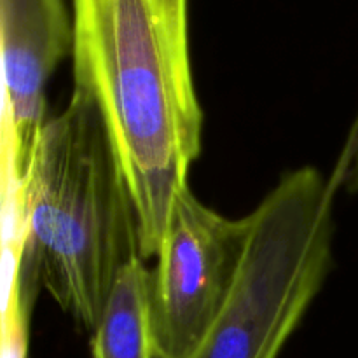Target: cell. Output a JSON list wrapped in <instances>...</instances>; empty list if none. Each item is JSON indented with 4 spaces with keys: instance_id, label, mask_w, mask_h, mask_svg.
Segmentation results:
<instances>
[{
    "instance_id": "1",
    "label": "cell",
    "mask_w": 358,
    "mask_h": 358,
    "mask_svg": "<svg viewBox=\"0 0 358 358\" xmlns=\"http://www.w3.org/2000/svg\"><path fill=\"white\" fill-rule=\"evenodd\" d=\"M73 90L100 108L138 224L157 257L173 201L201 152L189 0H72Z\"/></svg>"
},
{
    "instance_id": "2",
    "label": "cell",
    "mask_w": 358,
    "mask_h": 358,
    "mask_svg": "<svg viewBox=\"0 0 358 358\" xmlns=\"http://www.w3.org/2000/svg\"><path fill=\"white\" fill-rule=\"evenodd\" d=\"M21 266L83 327L100 322L121 269L140 255L135 206L100 108L73 90L48 119L14 189Z\"/></svg>"
},
{
    "instance_id": "3",
    "label": "cell",
    "mask_w": 358,
    "mask_h": 358,
    "mask_svg": "<svg viewBox=\"0 0 358 358\" xmlns=\"http://www.w3.org/2000/svg\"><path fill=\"white\" fill-rule=\"evenodd\" d=\"M358 149V115L334 170L290 171L248 215L226 306L194 358H280L332 269L334 208Z\"/></svg>"
},
{
    "instance_id": "4",
    "label": "cell",
    "mask_w": 358,
    "mask_h": 358,
    "mask_svg": "<svg viewBox=\"0 0 358 358\" xmlns=\"http://www.w3.org/2000/svg\"><path fill=\"white\" fill-rule=\"evenodd\" d=\"M250 220L227 219L184 187L150 271L154 358H194L236 282Z\"/></svg>"
},
{
    "instance_id": "5",
    "label": "cell",
    "mask_w": 358,
    "mask_h": 358,
    "mask_svg": "<svg viewBox=\"0 0 358 358\" xmlns=\"http://www.w3.org/2000/svg\"><path fill=\"white\" fill-rule=\"evenodd\" d=\"M72 14L65 0H0L3 119L14 189L48 121V80L72 52Z\"/></svg>"
},
{
    "instance_id": "6",
    "label": "cell",
    "mask_w": 358,
    "mask_h": 358,
    "mask_svg": "<svg viewBox=\"0 0 358 358\" xmlns=\"http://www.w3.org/2000/svg\"><path fill=\"white\" fill-rule=\"evenodd\" d=\"M150 271L142 255L119 273L100 322L93 329V358H154L149 324Z\"/></svg>"
},
{
    "instance_id": "7",
    "label": "cell",
    "mask_w": 358,
    "mask_h": 358,
    "mask_svg": "<svg viewBox=\"0 0 358 358\" xmlns=\"http://www.w3.org/2000/svg\"><path fill=\"white\" fill-rule=\"evenodd\" d=\"M345 189L350 192V194H357L358 192V149L353 156L352 166L348 170V177H346Z\"/></svg>"
}]
</instances>
